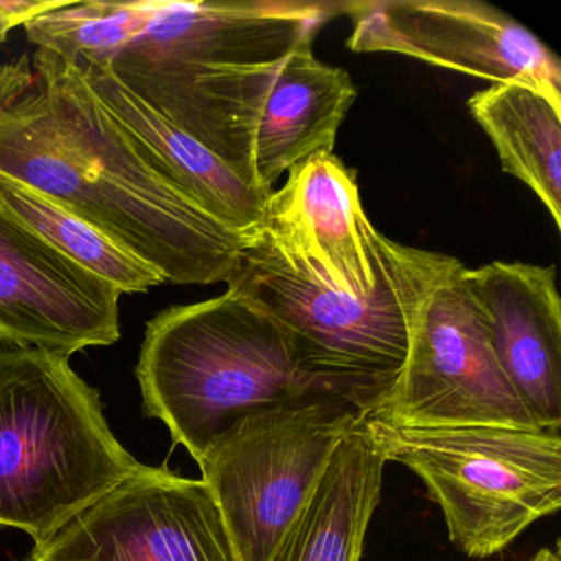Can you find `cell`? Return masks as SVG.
I'll return each mask as SVG.
<instances>
[{
    "label": "cell",
    "mask_w": 561,
    "mask_h": 561,
    "mask_svg": "<svg viewBox=\"0 0 561 561\" xmlns=\"http://www.w3.org/2000/svg\"><path fill=\"white\" fill-rule=\"evenodd\" d=\"M0 179L80 216L170 284H226L248 245L163 180L80 67L45 48L0 65Z\"/></svg>",
    "instance_id": "1"
},
{
    "label": "cell",
    "mask_w": 561,
    "mask_h": 561,
    "mask_svg": "<svg viewBox=\"0 0 561 561\" xmlns=\"http://www.w3.org/2000/svg\"><path fill=\"white\" fill-rule=\"evenodd\" d=\"M136 376L146 415L162 420L198 465L254 413L333 400L367 407L300 373L280 327L231 290L153 317Z\"/></svg>",
    "instance_id": "2"
},
{
    "label": "cell",
    "mask_w": 561,
    "mask_h": 561,
    "mask_svg": "<svg viewBox=\"0 0 561 561\" xmlns=\"http://www.w3.org/2000/svg\"><path fill=\"white\" fill-rule=\"evenodd\" d=\"M311 44L254 67L114 77L239 179L268 195L298 163L333 153L337 130L357 98L350 75L321 64Z\"/></svg>",
    "instance_id": "3"
},
{
    "label": "cell",
    "mask_w": 561,
    "mask_h": 561,
    "mask_svg": "<svg viewBox=\"0 0 561 561\" xmlns=\"http://www.w3.org/2000/svg\"><path fill=\"white\" fill-rule=\"evenodd\" d=\"M146 468L70 357L0 343V525L37 547Z\"/></svg>",
    "instance_id": "4"
},
{
    "label": "cell",
    "mask_w": 561,
    "mask_h": 561,
    "mask_svg": "<svg viewBox=\"0 0 561 561\" xmlns=\"http://www.w3.org/2000/svg\"><path fill=\"white\" fill-rule=\"evenodd\" d=\"M451 259L392 242L374 290L353 295L290 267L252 234L226 285L280 327L300 373L376 409L405 363L420 300Z\"/></svg>",
    "instance_id": "5"
},
{
    "label": "cell",
    "mask_w": 561,
    "mask_h": 561,
    "mask_svg": "<svg viewBox=\"0 0 561 561\" xmlns=\"http://www.w3.org/2000/svg\"><path fill=\"white\" fill-rule=\"evenodd\" d=\"M343 2L301 0H81L37 15L28 41L70 64L117 78L182 68L254 67L287 57Z\"/></svg>",
    "instance_id": "6"
},
{
    "label": "cell",
    "mask_w": 561,
    "mask_h": 561,
    "mask_svg": "<svg viewBox=\"0 0 561 561\" xmlns=\"http://www.w3.org/2000/svg\"><path fill=\"white\" fill-rule=\"evenodd\" d=\"M366 426L383 461L422 479L468 557L501 553L560 511V428H400L370 415Z\"/></svg>",
    "instance_id": "7"
},
{
    "label": "cell",
    "mask_w": 561,
    "mask_h": 561,
    "mask_svg": "<svg viewBox=\"0 0 561 561\" xmlns=\"http://www.w3.org/2000/svg\"><path fill=\"white\" fill-rule=\"evenodd\" d=\"M373 413L354 402L300 403L245 416L199 462L239 561H268L341 439Z\"/></svg>",
    "instance_id": "8"
},
{
    "label": "cell",
    "mask_w": 561,
    "mask_h": 561,
    "mask_svg": "<svg viewBox=\"0 0 561 561\" xmlns=\"http://www.w3.org/2000/svg\"><path fill=\"white\" fill-rule=\"evenodd\" d=\"M370 416L400 428H540L492 351L484 311L458 259L420 300L405 363Z\"/></svg>",
    "instance_id": "9"
},
{
    "label": "cell",
    "mask_w": 561,
    "mask_h": 561,
    "mask_svg": "<svg viewBox=\"0 0 561 561\" xmlns=\"http://www.w3.org/2000/svg\"><path fill=\"white\" fill-rule=\"evenodd\" d=\"M347 48L396 54L492 84L524 83L561 101V65L525 25L476 0H351Z\"/></svg>",
    "instance_id": "10"
},
{
    "label": "cell",
    "mask_w": 561,
    "mask_h": 561,
    "mask_svg": "<svg viewBox=\"0 0 561 561\" xmlns=\"http://www.w3.org/2000/svg\"><path fill=\"white\" fill-rule=\"evenodd\" d=\"M31 554L41 561H239L208 485L152 466Z\"/></svg>",
    "instance_id": "11"
},
{
    "label": "cell",
    "mask_w": 561,
    "mask_h": 561,
    "mask_svg": "<svg viewBox=\"0 0 561 561\" xmlns=\"http://www.w3.org/2000/svg\"><path fill=\"white\" fill-rule=\"evenodd\" d=\"M121 294L0 206V343L70 357L121 337Z\"/></svg>",
    "instance_id": "12"
},
{
    "label": "cell",
    "mask_w": 561,
    "mask_h": 561,
    "mask_svg": "<svg viewBox=\"0 0 561 561\" xmlns=\"http://www.w3.org/2000/svg\"><path fill=\"white\" fill-rule=\"evenodd\" d=\"M254 234L290 267L353 295L374 290L393 242L370 225L354 173L333 153L288 170Z\"/></svg>",
    "instance_id": "13"
},
{
    "label": "cell",
    "mask_w": 561,
    "mask_h": 561,
    "mask_svg": "<svg viewBox=\"0 0 561 561\" xmlns=\"http://www.w3.org/2000/svg\"><path fill=\"white\" fill-rule=\"evenodd\" d=\"M492 351L540 428H561V304L553 265L491 262L466 268Z\"/></svg>",
    "instance_id": "14"
},
{
    "label": "cell",
    "mask_w": 561,
    "mask_h": 561,
    "mask_svg": "<svg viewBox=\"0 0 561 561\" xmlns=\"http://www.w3.org/2000/svg\"><path fill=\"white\" fill-rule=\"evenodd\" d=\"M77 67L163 180L228 228L248 238L257 231L271 193L259 192L239 179L198 140L127 90L110 68L94 64Z\"/></svg>",
    "instance_id": "15"
},
{
    "label": "cell",
    "mask_w": 561,
    "mask_h": 561,
    "mask_svg": "<svg viewBox=\"0 0 561 561\" xmlns=\"http://www.w3.org/2000/svg\"><path fill=\"white\" fill-rule=\"evenodd\" d=\"M366 420L341 439L268 561H360L386 466Z\"/></svg>",
    "instance_id": "16"
},
{
    "label": "cell",
    "mask_w": 561,
    "mask_h": 561,
    "mask_svg": "<svg viewBox=\"0 0 561 561\" xmlns=\"http://www.w3.org/2000/svg\"><path fill=\"white\" fill-rule=\"evenodd\" d=\"M502 170L535 193L561 228V101L524 83L492 84L468 101Z\"/></svg>",
    "instance_id": "17"
},
{
    "label": "cell",
    "mask_w": 561,
    "mask_h": 561,
    "mask_svg": "<svg viewBox=\"0 0 561 561\" xmlns=\"http://www.w3.org/2000/svg\"><path fill=\"white\" fill-rule=\"evenodd\" d=\"M0 206L61 254L119 288L123 295L146 294L165 284L159 272L110 236L27 186L0 179Z\"/></svg>",
    "instance_id": "18"
},
{
    "label": "cell",
    "mask_w": 561,
    "mask_h": 561,
    "mask_svg": "<svg viewBox=\"0 0 561 561\" xmlns=\"http://www.w3.org/2000/svg\"><path fill=\"white\" fill-rule=\"evenodd\" d=\"M19 25H21V22L5 8V0H0V44L5 42L9 32H11L12 28L19 27Z\"/></svg>",
    "instance_id": "19"
},
{
    "label": "cell",
    "mask_w": 561,
    "mask_h": 561,
    "mask_svg": "<svg viewBox=\"0 0 561 561\" xmlns=\"http://www.w3.org/2000/svg\"><path fill=\"white\" fill-rule=\"evenodd\" d=\"M528 561H561L560 551H558V548L557 550H551V548H541V550H538L537 553H535Z\"/></svg>",
    "instance_id": "20"
},
{
    "label": "cell",
    "mask_w": 561,
    "mask_h": 561,
    "mask_svg": "<svg viewBox=\"0 0 561 561\" xmlns=\"http://www.w3.org/2000/svg\"><path fill=\"white\" fill-rule=\"evenodd\" d=\"M24 561H41V560H38V558H35L34 554H28V557L25 558Z\"/></svg>",
    "instance_id": "21"
}]
</instances>
